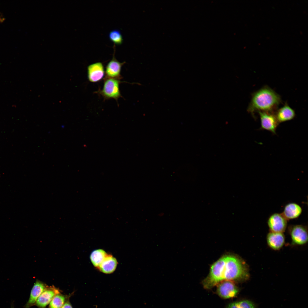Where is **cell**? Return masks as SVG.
Returning <instances> with one entry per match:
<instances>
[{"label": "cell", "mask_w": 308, "mask_h": 308, "mask_svg": "<svg viewBox=\"0 0 308 308\" xmlns=\"http://www.w3.org/2000/svg\"><path fill=\"white\" fill-rule=\"evenodd\" d=\"M120 80L105 77L104 79L103 88L98 91L105 100L114 99L117 101L121 97L119 88L121 81Z\"/></svg>", "instance_id": "cell-3"}, {"label": "cell", "mask_w": 308, "mask_h": 308, "mask_svg": "<svg viewBox=\"0 0 308 308\" xmlns=\"http://www.w3.org/2000/svg\"><path fill=\"white\" fill-rule=\"evenodd\" d=\"M281 101L278 94L269 87L265 86L253 94L248 110L254 117L257 112H275Z\"/></svg>", "instance_id": "cell-2"}, {"label": "cell", "mask_w": 308, "mask_h": 308, "mask_svg": "<svg viewBox=\"0 0 308 308\" xmlns=\"http://www.w3.org/2000/svg\"><path fill=\"white\" fill-rule=\"evenodd\" d=\"M48 285L42 282L37 280L31 289L28 300L24 306L25 308H30L35 305L36 302L42 293Z\"/></svg>", "instance_id": "cell-11"}, {"label": "cell", "mask_w": 308, "mask_h": 308, "mask_svg": "<svg viewBox=\"0 0 308 308\" xmlns=\"http://www.w3.org/2000/svg\"><path fill=\"white\" fill-rule=\"evenodd\" d=\"M117 264L116 259L112 256L107 255L98 268L102 272L106 274H110L115 270Z\"/></svg>", "instance_id": "cell-15"}, {"label": "cell", "mask_w": 308, "mask_h": 308, "mask_svg": "<svg viewBox=\"0 0 308 308\" xmlns=\"http://www.w3.org/2000/svg\"><path fill=\"white\" fill-rule=\"evenodd\" d=\"M61 308H73L70 301L69 299L66 301Z\"/></svg>", "instance_id": "cell-20"}, {"label": "cell", "mask_w": 308, "mask_h": 308, "mask_svg": "<svg viewBox=\"0 0 308 308\" xmlns=\"http://www.w3.org/2000/svg\"><path fill=\"white\" fill-rule=\"evenodd\" d=\"M11 308H14V305H13V303H12V304H11Z\"/></svg>", "instance_id": "cell-21"}, {"label": "cell", "mask_w": 308, "mask_h": 308, "mask_svg": "<svg viewBox=\"0 0 308 308\" xmlns=\"http://www.w3.org/2000/svg\"><path fill=\"white\" fill-rule=\"evenodd\" d=\"M107 254L103 250L99 249L93 251L90 258L92 263L95 267L98 268Z\"/></svg>", "instance_id": "cell-16"}, {"label": "cell", "mask_w": 308, "mask_h": 308, "mask_svg": "<svg viewBox=\"0 0 308 308\" xmlns=\"http://www.w3.org/2000/svg\"><path fill=\"white\" fill-rule=\"evenodd\" d=\"M288 230L293 244L301 246L307 242L308 231L306 226L302 225H291L289 226Z\"/></svg>", "instance_id": "cell-4"}, {"label": "cell", "mask_w": 308, "mask_h": 308, "mask_svg": "<svg viewBox=\"0 0 308 308\" xmlns=\"http://www.w3.org/2000/svg\"><path fill=\"white\" fill-rule=\"evenodd\" d=\"M227 308H255V307L251 301L244 300L231 303Z\"/></svg>", "instance_id": "cell-19"}, {"label": "cell", "mask_w": 308, "mask_h": 308, "mask_svg": "<svg viewBox=\"0 0 308 308\" xmlns=\"http://www.w3.org/2000/svg\"><path fill=\"white\" fill-rule=\"evenodd\" d=\"M108 37L110 40L116 45L121 44L123 41L122 35L120 31L114 29L109 33Z\"/></svg>", "instance_id": "cell-18"}, {"label": "cell", "mask_w": 308, "mask_h": 308, "mask_svg": "<svg viewBox=\"0 0 308 308\" xmlns=\"http://www.w3.org/2000/svg\"><path fill=\"white\" fill-rule=\"evenodd\" d=\"M87 73L88 80L90 82H96L100 81L105 73L103 64L98 62L90 64L87 68Z\"/></svg>", "instance_id": "cell-9"}, {"label": "cell", "mask_w": 308, "mask_h": 308, "mask_svg": "<svg viewBox=\"0 0 308 308\" xmlns=\"http://www.w3.org/2000/svg\"><path fill=\"white\" fill-rule=\"evenodd\" d=\"M260 118L261 130H264L276 134V130L279 123L275 116V112H258Z\"/></svg>", "instance_id": "cell-5"}, {"label": "cell", "mask_w": 308, "mask_h": 308, "mask_svg": "<svg viewBox=\"0 0 308 308\" xmlns=\"http://www.w3.org/2000/svg\"><path fill=\"white\" fill-rule=\"evenodd\" d=\"M266 240L269 246L272 249L277 250L283 247L285 238L283 233L270 232L267 235Z\"/></svg>", "instance_id": "cell-12"}, {"label": "cell", "mask_w": 308, "mask_h": 308, "mask_svg": "<svg viewBox=\"0 0 308 308\" xmlns=\"http://www.w3.org/2000/svg\"><path fill=\"white\" fill-rule=\"evenodd\" d=\"M267 224L270 232L283 233L287 226V220L281 213H275L269 217Z\"/></svg>", "instance_id": "cell-6"}, {"label": "cell", "mask_w": 308, "mask_h": 308, "mask_svg": "<svg viewBox=\"0 0 308 308\" xmlns=\"http://www.w3.org/2000/svg\"><path fill=\"white\" fill-rule=\"evenodd\" d=\"M249 277L248 268L244 261L234 256L226 255L212 264L202 283L205 289H210L224 281H244Z\"/></svg>", "instance_id": "cell-1"}, {"label": "cell", "mask_w": 308, "mask_h": 308, "mask_svg": "<svg viewBox=\"0 0 308 308\" xmlns=\"http://www.w3.org/2000/svg\"><path fill=\"white\" fill-rule=\"evenodd\" d=\"M302 211V208L299 205L291 202L285 205L281 213L287 220L298 218L301 214Z\"/></svg>", "instance_id": "cell-14"}, {"label": "cell", "mask_w": 308, "mask_h": 308, "mask_svg": "<svg viewBox=\"0 0 308 308\" xmlns=\"http://www.w3.org/2000/svg\"><path fill=\"white\" fill-rule=\"evenodd\" d=\"M125 63V61L122 62H119L114 55L112 59L106 66L105 72L106 77L120 80L121 67Z\"/></svg>", "instance_id": "cell-10"}, {"label": "cell", "mask_w": 308, "mask_h": 308, "mask_svg": "<svg viewBox=\"0 0 308 308\" xmlns=\"http://www.w3.org/2000/svg\"><path fill=\"white\" fill-rule=\"evenodd\" d=\"M61 293V290L54 285L48 286L37 299L35 305L38 308H46L54 296Z\"/></svg>", "instance_id": "cell-8"}, {"label": "cell", "mask_w": 308, "mask_h": 308, "mask_svg": "<svg viewBox=\"0 0 308 308\" xmlns=\"http://www.w3.org/2000/svg\"><path fill=\"white\" fill-rule=\"evenodd\" d=\"M71 295H64L61 293L56 295L49 303L48 308H61Z\"/></svg>", "instance_id": "cell-17"}, {"label": "cell", "mask_w": 308, "mask_h": 308, "mask_svg": "<svg viewBox=\"0 0 308 308\" xmlns=\"http://www.w3.org/2000/svg\"><path fill=\"white\" fill-rule=\"evenodd\" d=\"M217 285L216 292L218 295L224 299L233 298L237 294L238 289L233 281H224Z\"/></svg>", "instance_id": "cell-7"}, {"label": "cell", "mask_w": 308, "mask_h": 308, "mask_svg": "<svg viewBox=\"0 0 308 308\" xmlns=\"http://www.w3.org/2000/svg\"><path fill=\"white\" fill-rule=\"evenodd\" d=\"M275 114L279 123L293 119L296 115L295 111L287 103L277 109Z\"/></svg>", "instance_id": "cell-13"}]
</instances>
